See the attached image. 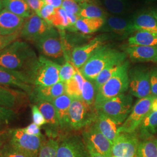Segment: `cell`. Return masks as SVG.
Returning a JSON list of instances; mask_svg holds the SVG:
<instances>
[{
	"instance_id": "cell-1",
	"label": "cell",
	"mask_w": 157,
	"mask_h": 157,
	"mask_svg": "<svg viewBox=\"0 0 157 157\" xmlns=\"http://www.w3.org/2000/svg\"><path fill=\"white\" fill-rule=\"evenodd\" d=\"M37 59L32 47L21 40H17L0 52V66L11 71L24 82L30 85L29 74Z\"/></svg>"
},
{
	"instance_id": "cell-2",
	"label": "cell",
	"mask_w": 157,
	"mask_h": 157,
	"mask_svg": "<svg viewBox=\"0 0 157 157\" xmlns=\"http://www.w3.org/2000/svg\"><path fill=\"white\" fill-rule=\"evenodd\" d=\"M126 56L124 52L102 45L79 70L84 78L93 82L105 67L113 62L125 61Z\"/></svg>"
},
{
	"instance_id": "cell-3",
	"label": "cell",
	"mask_w": 157,
	"mask_h": 157,
	"mask_svg": "<svg viewBox=\"0 0 157 157\" xmlns=\"http://www.w3.org/2000/svg\"><path fill=\"white\" fill-rule=\"evenodd\" d=\"M129 61L126 60L112 77L97 92L95 108L103 102L124 94L129 89Z\"/></svg>"
},
{
	"instance_id": "cell-4",
	"label": "cell",
	"mask_w": 157,
	"mask_h": 157,
	"mask_svg": "<svg viewBox=\"0 0 157 157\" xmlns=\"http://www.w3.org/2000/svg\"><path fill=\"white\" fill-rule=\"evenodd\" d=\"M1 134L9 145L30 157H38L45 140L42 135L35 136L28 135L23 128L10 129L5 133L4 131Z\"/></svg>"
},
{
	"instance_id": "cell-5",
	"label": "cell",
	"mask_w": 157,
	"mask_h": 157,
	"mask_svg": "<svg viewBox=\"0 0 157 157\" xmlns=\"http://www.w3.org/2000/svg\"><path fill=\"white\" fill-rule=\"evenodd\" d=\"M61 65L41 56L29 74V80L33 86H47L60 82Z\"/></svg>"
},
{
	"instance_id": "cell-6",
	"label": "cell",
	"mask_w": 157,
	"mask_h": 157,
	"mask_svg": "<svg viewBox=\"0 0 157 157\" xmlns=\"http://www.w3.org/2000/svg\"><path fill=\"white\" fill-rule=\"evenodd\" d=\"M133 108L132 95L122 94L103 102L95 109L121 126L128 118Z\"/></svg>"
},
{
	"instance_id": "cell-7",
	"label": "cell",
	"mask_w": 157,
	"mask_h": 157,
	"mask_svg": "<svg viewBox=\"0 0 157 157\" xmlns=\"http://www.w3.org/2000/svg\"><path fill=\"white\" fill-rule=\"evenodd\" d=\"M98 112L95 107L88 105L82 98H72L69 108L71 129L85 128L95 122Z\"/></svg>"
},
{
	"instance_id": "cell-8",
	"label": "cell",
	"mask_w": 157,
	"mask_h": 157,
	"mask_svg": "<svg viewBox=\"0 0 157 157\" xmlns=\"http://www.w3.org/2000/svg\"><path fill=\"white\" fill-rule=\"evenodd\" d=\"M154 97L151 94L136 102L129 116L118 129L119 133H133L137 130L142 121L151 111Z\"/></svg>"
},
{
	"instance_id": "cell-9",
	"label": "cell",
	"mask_w": 157,
	"mask_h": 157,
	"mask_svg": "<svg viewBox=\"0 0 157 157\" xmlns=\"http://www.w3.org/2000/svg\"><path fill=\"white\" fill-rule=\"evenodd\" d=\"M87 149H91L104 157H112V143L103 135L95 122L84 128L83 132Z\"/></svg>"
},
{
	"instance_id": "cell-10",
	"label": "cell",
	"mask_w": 157,
	"mask_h": 157,
	"mask_svg": "<svg viewBox=\"0 0 157 157\" xmlns=\"http://www.w3.org/2000/svg\"><path fill=\"white\" fill-rule=\"evenodd\" d=\"M35 43L40 51L47 57L59 59L65 56L64 41L54 28Z\"/></svg>"
},
{
	"instance_id": "cell-11",
	"label": "cell",
	"mask_w": 157,
	"mask_h": 157,
	"mask_svg": "<svg viewBox=\"0 0 157 157\" xmlns=\"http://www.w3.org/2000/svg\"><path fill=\"white\" fill-rule=\"evenodd\" d=\"M129 89L130 95L139 99L151 94L150 71L145 67H136L129 71Z\"/></svg>"
},
{
	"instance_id": "cell-12",
	"label": "cell",
	"mask_w": 157,
	"mask_h": 157,
	"mask_svg": "<svg viewBox=\"0 0 157 157\" xmlns=\"http://www.w3.org/2000/svg\"><path fill=\"white\" fill-rule=\"evenodd\" d=\"M53 28L45 20L34 12L31 16L25 19L21 30V37L35 43Z\"/></svg>"
},
{
	"instance_id": "cell-13",
	"label": "cell",
	"mask_w": 157,
	"mask_h": 157,
	"mask_svg": "<svg viewBox=\"0 0 157 157\" xmlns=\"http://www.w3.org/2000/svg\"><path fill=\"white\" fill-rule=\"evenodd\" d=\"M140 141L136 132L119 133L112 143V156L135 157Z\"/></svg>"
},
{
	"instance_id": "cell-14",
	"label": "cell",
	"mask_w": 157,
	"mask_h": 157,
	"mask_svg": "<svg viewBox=\"0 0 157 157\" xmlns=\"http://www.w3.org/2000/svg\"><path fill=\"white\" fill-rule=\"evenodd\" d=\"M56 157H90L85 143L77 136H67L58 141Z\"/></svg>"
},
{
	"instance_id": "cell-15",
	"label": "cell",
	"mask_w": 157,
	"mask_h": 157,
	"mask_svg": "<svg viewBox=\"0 0 157 157\" xmlns=\"http://www.w3.org/2000/svg\"><path fill=\"white\" fill-rule=\"evenodd\" d=\"M104 41L103 37H97L87 44L75 47L71 52V62L75 67L80 69L96 51L104 45Z\"/></svg>"
},
{
	"instance_id": "cell-16",
	"label": "cell",
	"mask_w": 157,
	"mask_h": 157,
	"mask_svg": "<svg viewBox=\"0 0 157 157\" xmlns=\"http://www.w3.org/2000/svg\"><path fill=\"white\" fill-rule=\"evenodd\" d=\"M65 93V83L59 82L51 86H34L33 90L29 96L32 102L36 104L42 101L52 102L56 98Z\"/></svg>"
},
{
	"instance_id": "cell-17",
	"label": "cell",
	"mask_w": 157,
	"mask_h": 157,
	"mask_svg": "<svg viewBox=\"0 0 157 157\" xmlns=\"http://www.w3.org/2000/svg\"><path fill=\"white\" fill-rule=\"evenodd\" d=\"M100 31L117 34L122 37H127L131 33L136 32L133 19L113 15L108 16L105 22Z\"/></svg>"
},
{
	"instance_id": "cell-18",
	"label": "cell",
	"mask_w": 157,
	"mask_h": 157,
	"mask_svg": "<svg viewBox=\"0 0 157 157\" xmlns=\"http://www.w3.org/2000/svg\"><path fill=\"white\" fill-rule=\"evenodd\" d=\"M124 52L133 62H157L156 46L128 45L124 47Z\"/></svg>"
},
{
	"instance_id": "cell-19",
	"label": "cell",
	"mask_w": 157,
	"mask_h": 157,
	"mask_svg": "<svg viewBox=\"0 0 157 157\" xmlns=\"http://www.w3.org/2000/svg\"><path fill=\"white\" fill-rule=\"evenodd\" d=\"M25 19L3 8L0 11V34L11 35L22 28Z\"/></svg>"
},
{
	"instance_id": "cell-20",
	"label": "cell",
	"mask_w": 157,
	"mask_h": 157,
	"mask_svg": "<svg viewBox=\"0 0 157 157\" xmlns=\"http://www.w3.org/2000/svg\"><path fill=\"white\" fill-rule=\"evenodd\" d=\"M39 108L40 111L46 120L47 125L48 126L47 134L50 138L56 139L58 130L60 129L59 124L56 115V111L52 102L42 101L36 104Z\"/></svg>"
},
{
	"instance_id": "cell-21",
	"label": "cell",
	"mask_w": 157,
	"mask_h": 157,
	"mask_svg": "<svg viewBox=\"0 0 157 157\" xmlns=\"http://www.w3.org/2000/svg\"><path fill=\"white\" fill-rule=\"evenodd\" d=\"M135 30H144L157 33V10L152 9L137 14L133 18Z\"/></svg>"
},
{
	"instance_id": "cell-22",
	"label": "cell",
	"mask_w": 157,
	"mask_h": 157,
	"mask_svg": "<svg viewBox=\"0 0 157 157\" xmlns=\"http://www.w3.org/2000/svg\"><path fill=\"white\" fill-rule=\"evenodd\" d=\"M72 98L66 93L56 98L52 101L56 111L60 129L63 130L71 129L69 124V108Z\"/></svg>"
},
{
	"instance_id": "cell-23",
	"label": "cell",
	"mask_w": 157,
	"mask_h": 157,
	"mask_svg": "<svg viewBox=\"0 0 157 157\" xmlns=\"http://www.w3.org/2000/svg\"><path fill=\"white\" fill-rule=\"evenodd\" d=\"M0 86L21 90L29 95L34 86L27 84L11 71L0 66Z\"/></svg>"
},
{
	"instance_id": "cell-24",
	"label": "cell",
	"mask_w": 157,
	"mask_h": 157,
	"mask_svg": "<svg viewBox=\"0 0 157 157\" xmlns=\"http://www.w3.org/2000/svg\"><path fill=\"white\" fill-rule=\"evenodd\" d=\"M95 124L101 133L113 143L119 134L118 129L121 125L112 119L98 112Z\"/></svg>"
},
{
	"instance_id": "cell-25",
	"label": "cell",
	"mask_w": 157,
	"mask_h": 157,
	"mask_svg": "<svg viewBox=\"0 0 157 157\" xmlns=\"http://www.w3.org/2000/svg\"><path fill=\"white\" fill-rule=\"evenodd\" d=\"M105 22V19L78 17L72 31H78L83 34L93 33L100 30Z\"/></svg>"
},
{
	"instance_id": "cell-26",
	"label": "cell",
	"mask_w": 157,
	"mask_h": 157,
	"mask_svg": "<svg viewBox=\"0 0 157 157\" xmlns=\"http://www.w3.org/2000/svg\"><path fill=\"white\" fill-rule=\"evenodd\" d=\"M26 94L21 90L0 86V106L13 109L18 105L21 97Z\"/></svg>"
},
{
	"instance_id": "cell-27",
	"label": "cell",
	"mask_w": 157,
	"mask_h": 157,
	"mask_svg": "<svg viewBox=\"0 0 157 157\" xmlns=\"http://www.w3.org/2000/svg\"><path fill=\"white\" fill-rule=\"evenodd\" d=\"M139 137L143 140L149 139L157 132V111L150 112L137 129Z\"/></svg>"
},
{
	"instance_id": "cell-28",
	"label": "cell",
	"mask_w": 157,
	"mask_h": 157,
	"mask_svg": "<svg viewBox=\"0 0 157 157\" xmlns=\"http://www.w3.org/2000/svg\"><path fill=\"white\" fill-rule=\"evenodd\" d=\"M3 8L23 18H28L34 12L25 0H2Z\"/></svg>"
},
{
	"instance_id": "cell-29",
	"label": "cell",
	"mask_w": 157,
	"mask_h": 157,
	"mask_svg": "<svg viewBox=\"0 0 157 157\" xmlns=\"http://www.w3.org/2000/svg\"><path fill=\"white\" fill-rule=\"evenodd\" d=\"M84 79V76L80 70L76 68L73 78L65 83V93L72 98H82V90Z\"/></svg>"
},
{
	"instance_id": "cell-30",
	"label": "cell",
	"mask_w": 157,
	"mask_h": 157,
	"mask_svg": "<svg viewBox=\"0 0 157 157\" xmlns=\"http://www.w3.org/2000/svg\"><path fill=\"white\" fill-rule=\"evenodd\" d=\"M129 45L157 46V33L144 30L136 31L128 39Z\"/></svg>"
},
{
	"instance_id": "cell-31",
	"label": "cell",
	"mask_w": 157,
	"mask_h": 157,
	"mask_svg": "<svg viewBox=\"0 0 157 157\" xmlns=\"http://www.w3.org/2000/svg\"><path fill=\"white\" fill-rule=\"evenodd\" d=\"M78 17L84 18H102L106 19L108 15L100 6L94 3L85 2L80 4Z\"/></svg>"
},
{
	"instance_id": "cell-32",
	"label": "cell",
	"mask_w": 157,
	"mask_h": 157,
	"mask_svg": "<svg viewBox=\"0 0 157 157\" xmlns=\"http://www.w3.org/2000/svg\"><path fill=\"white\" fill-rule=\"evenodd\" d=\"M124 62H113L105 67L100 73L98 75L96 78L93 81L95 86L96 94L101 87L105 84L107 81L111 78L112 75L115 73L119 67Z\"/></svg>"
},
{
	"instance_id": "cell-33",
	"label": "cell",
	"mask_w": 157,
	"mask_h": 157,
	"mask_svg": "<svg viewBox=\"0 0 157 157\" xmlns=\"http://www.w3.org/2000/svg\"><path fill=\"white\" fill-rule=\"evenodd\" d=\"M103 5L110 13L115 15H124L128 11V0H102Z\"/></svg>"
},
{
	"instance_id": "cell-34",
	"label": "cell",
	"mask_w": 157,
	"mask_h": 157,
	"mask_svg": "<svg viewBox=\"0 0 157 157\" xmlns=\"http://www.w3.org/2000/svg\"><path fill=\"white\" fill-rule=\"evenodd\" d=\"M135 157H157V147L154 141L146 139L140 141Z\"/></svg>"
},
{
	"instance_id": "cell-35",
	"label": "cell",
	"mask_w": 157,
	"mask_h": 157,
	"mask_svg": "<svg viewBox=\"0 0 157 157\" xmlns=\"http://www.w3.org/2000/svg\"><path fill=\"white\" fill-rule=\"evenodd\" d=\"M95 97L96 90L94 82L84 78L82 90V99L88 105L95 107Z\"/></svg>"
},
{
	"instance_id": "cell-36",
	"label": "cell",
	"mask_w": 157,
	"mask_h": 157,
	"mask_svg": "<svg viewBox=\"0 0 157 157\" xmlns=\"http://www.w3.org/2000/svg\"><path fill=\"white\" fill-rule=\"evenodd\" d=\"M50 24L52 27L62 30L68 28L69 22L67 12L62 7L56 8L54 13L51 18Z\"/></svg>"
},
{
	"instance_id": "cell-37",
	"label": "cell",
	"mask_w": 157,
	"mask_h": 157,
	"mask_svg": "<svg viewBox=\"0 0 157 157\" xmlns=\"http://www.w3.org/2000/svg\"><path fill=\"white\" fill-rule=\"evenodd\" d=\"M58 140L54 138L44 140L40 150L38 157H56Z\"/></svg>"
},
{
	"instance_id": "cell-38",
	"label": "cell",
	"mask_w": 157,
	"mask_h": 157,
	"mask_svg": "<svg viewBox=\"0 0 157 157\" xmlns=\"http://www.w3.org/2000/svg\"><path fill=\"white\" fill-rule=\"evenodd\" d=\"M76 69L72 62L69 61H67L62 65H61L59 69L60 82L66 83L71 80L76 72Z\"/></svg>"
},
{
	"instance_id": "cell-39",
	"label": "cell",
	"mask_w": 157,
	"mask_h": 157,
	"mask_svg": "<svg viewBox=\"0 0 157 157\" xmlns=\"http://www.w3.org/2000/svg\"><path fill=\"white\" fill-rule=\"evenodd\" d=\"M17 118V113L13 109L0 106V124L5 126Z\"/></svg>"
},
{
	"instance_id": "cell-40",
	"label": "cell",
	"mask_w": 157,
	"mask_h": 157,
	"mask_svg": "<svg viewBox=\"0 0 157 157\" xmlns=\"http://www.w3.org/2000/svg\"><path fill=\"white\" fill-rule=\"evenodd\" d=\"M21 30L11 35L4 36L0 34V52L17 40L21 36Z\"/></svg>"
},
{
	"instance_id": "cell-41",
	"label": "cell",
	"mask_w": 157,
	"mask_h": 157,
	"mask_svg": "<svg viewBox=\"0 0 157 157\" xmlns=\"http://www.w3.org/2000/svg\"><path fill=\"white\" fill-rule=\"evenodd\" d=\"M1 157H30L22 152L17 150L12 147L7 143H4L2 151L0 154Z\"/></svg>"
},
{
	"instance_id": "cell-42",
	"label": "cell",
	"mask_w": 157,
	"mask_h": 157,
	"mask_svg": "<svg viewBox=\"0 0 157 157\" xmlns=\"http://www.w3.org/2000/svg\"><path fill=\"white\" fill-rule=\"evenodd\" d=\"M61 7L67 12L78 15L80 10V4L75 0H63Z\"/></svg>"
},
{
	"instance_id": "cell-43",
	"label": "cell",
	"mask_w": 157,
	"mask_h": 157,
	"mask_svg": "<svg viewBox=\"0 0 157 157\" xmlns=\"http://www.w3.org/2000/svg\"><path fill=\"white\" fill-rule=\"evenodd\" d=\"M32 119L33 123L36 124L39 126H42L47 124V122L42 113L40 111L39 108L36 104H33L32 106Z\"/></svg>"
},
{
	"instance_id": "cell-44",
	"label": "cell",
	"mask_w": 157,
	"mask_h": 157,
	"mask_svg": "<svg viewBox=\"0 0 157 157\" xmlns=\"http://www.w3.org/2000/svg\"><path fill=\"white\" fill-rule=\"evenodd\" d=\"M55 9L56 8H54V6L44 4V5L41 8L39 14L38 15L42 19H43L44 20H45L48 23L50 24L51 18L54 13Z\"/></svg>"
},
{
	"instance_id": "cell-45",
	"label": "cell",
	"mask_w": 157,
	"mask_h": 157,
	"mask_svg": "<svg viewBox=\"0 0 157 157\" xmlns=\"http://www.w3.org/2000/svg\"><path fill=\"white\" fill-rule=\"evenodd\" d=\"M150 85L152 95L157 97V67L150 71Z\"/></svg>"
},
{
	"instance_id": "cell-46",
	"label": "cell",
	"mask_w": 157,
	"mask_h": 157,
	"mask_svg": "<svg viewBox=\"0 0 157 157\" xmlns=\"http://www.w3.org/2000/svg\"><path fill=\"white\" fill-rule=\"evenodd\" d=\"M27 4H28L31 10L35 12L36 14L39 15L40 11L44 5V2L43 1L41 0H25Z\"/></svg>"
},
{
	"instance_id": "cell-47",
	"label": "cell",
	"mask_w": 157,
	"mask_h": 157,
	"mask_svg": "<svg viewBox=\"0 0 157 157\" xmlns=\"http://www.w3.org/2000/svg\"><path fill=\"white\" fill-rule=\"evenodd\" d=\"M23 130L26 133L31 136H40L42 135L40 132V127L33 122L23 128Z\"/></svg>"
},
{
	"instance_id": "cell-48",
	"label": "cell",
	"mask_w": 157,
	"mask_h": 157,
	"mask_svg": "<svg viewBox=\"0 0 157 157\" xmlns=\"http://www.w3.org/2000/svg\"><path fill=\"white\" fill-rule=\"evenodd\" d=\"M67 19L69 22V27L67 29L70 30H72L79 17L78 15L72 14L69 12H67Z\"/></svg>"
},
{
	"instance_id": "cell-49",
	"label": "cell",
	"mask_w": 157,
	"mask_h": 157,
	"mask_svg": "<svg viewBox=\"0 0 157 157\" xmlns=\"http://www.w3.org/2000/svg\"><path fill=\"white\" fill-rule=\"evenodd\" d=\"M63 0H44V2L45 4H48L54 8L61 7Z\"/></svg>"
},
{
	"instance_id": "cell-50",
	"label": "cell",
	"mask_w": 157,
	"mask_h": 157,
	"mask_svg": "<svg viewBox=\"0 0 157 157\" xmlns=\"http://www.w3.org/2000/svg\"><path fill=\"white\" fill-rule=\"evenodd\" d=\"M89 154L90 155V157H104L103 155H102L100 153L95 151L91 149H87Z\"/></svg>"
},
{
	"instance_id": "cell-51",
	"label": "cell",
	"mask_w": 157,
	"mask_h": 157,
	"mask_svg": "<svg viewBox=\"0 0 157 157\" xmlns=\"http://www.w3.org/2000/svg\"><path fill=\"white\" fill-rule=\"evenodd\" d=\"M157 97H155L152 102L151 109V112H157Z\"/></svg>"
},
{
	"instance_id": "cell-52",
	"label": "cell",
	"mask_w": 157,
	"mask_h": 157,
	"mask_svg": "<svg viewBox=\"0 0 157 157\" xmlns=\"http://www.w3.org/2000/svg\"><path fill=\"white\" fill-rule=\"evenodd\" d=\"M4 140L2 139V137L1 136V133H0V154L2 151V149L3 148V146L4 145Z\"/></svg>"
},
{
	"instance_id": "cell-53",
	"label": "cell",
	"mask_w": 157,
	"mask_h": 157,
	"mask_svg": "<svg viewBox=\"0 0 157 157\" xmlns=\"http://www.w3.org/2000/svg\"><path fill=\"white\" fill-rule=\"evenodd\" d=\"M75 1H76L79 4H82V3H83L85 2H89V0H75Z\"/></svg>"
},
{
	"instance_id": "cell-54",
	"label": "cell",
	"mask_w": 157,
	"mask_h": 157,
	"mask_svg": "<svg viewBox=\"0 0 157 157\" xmlns=\"http://www.w3.org/2000/svg\"><path fill=\"white\" fill-rule=\"evenodd\" d=\"M4 126L0 124V133H1L2 132H3L4 131Z\"/></svg>"
},
{
	"instance_id": "cell-55",
	"label": "cell",
	"mask_w": 157,
	"mask_h": 157,
	"mask_svg": "<svg viewBox=\"0 0 157 157\" xmlns=\"http://www.w3.org/2000/svg\"><path fill=\"white\" fill-rule=\"evenodd\" d=\"M3 9V6H2V0H0V11Z\"/></svg>"
},
{
	"instance_id": "cell-56",
	"label": "cell",
	"mask_w": 157,
	"mask_h": 157,
	"mask_svg": "<svg viewBox=\"0 0 157 157\" xmlns=\"http://www.w3.org/2000/svg\"><path fill=\"white\" fill-rule=\"evenodd\" d=\"M157 0H147V2H154V1H156Z\"/></svg>"
},
{
	"instance_id": "cell-57",
	"label": "cell",
	"mask_w": 157,
	"mask_h": 157,
	"mask_svg": "<svg viewBox=\"0 0 157 157\" xmlns=\"http://www.w3.org/2000/svg\"><path fill=\"white\" fill-rule=\"evenodd\" d=\"M154 142H155V143L157 147V139H155V140H154Z\"/></svg>"
},
{
	"instance_id": "cell-58",
	"label": "cell",
	"mask_w": 157,
	"mask_h": 157,
	"mask_svg": "<svg viewBox=\"0 0 157 157\" xmlns=\"http://www.w3.org/2000/svg\"><path fill=\"white\" fill-rule=\"evenodd\" d=\"M41 1H44V0H41Z\"/></svg>"
},
{
	"instance_id": "cell-59",
	"label": "cell",
	"mask_w": 157,
	"mask_h": 157,
	"mask_svg": "<svg viewBox=\"0 0 157 157\" xmlns=\"http://www.w3.org/2000/svg\"><path fill=\"white\" fill-rule=\"evenodd\" d=\"M112 157H113V156H112Z\"/></svg>"
},
{
	"instance_id": "cell-60",
	"label": "cell",
	"mask_w": 157,
	"mask_h": 157,
	"mask_svg": "<svg viewBox=\"0 0 157 157\" xmlns=\"http://www.w3.org/2000/svg\"><path fill=\"white\" fill-rule=\"evenodd\" d=\"M156 47H157V46H156Z\"/></svg>"
},
{
	"instance_id": "cell-61",
	"label": "cell",
	"mask_w": 157,
	"mask_h": 157,
	"mask_svg": "<svg viewBox=\"0 0 157 157\" xmlns=\"http://www.w3.org/2000/svg\"></svg>"
}]
</instances>
